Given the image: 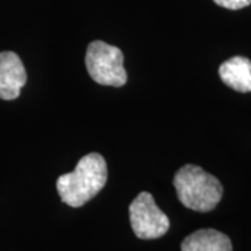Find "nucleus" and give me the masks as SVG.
<instances>
[{
    "label": "nucleus",
    "instance_id": "f257e3e1",
    "mask_svg": "<svg viewBox=\"0 0 251 251\" xmlns=\"http://www.w3.org/2000/svg\"><path fill=\"white\" fill-rule=\"evenodd\" d=\"M108 180V166L102 155L91 152L82 156L75 169L59 176L56 188L64 204L80 208L105 187Z\"/></svg>",
    "mask_w": 251,
    "mask_h": 251
},
{
    "label": "nucleus",
    "instance_id": "f03ea898",
    "mask_svg": "<svg viewBox=\"0 0 251 251\" xmlns=\"http://www.w3.org/2000/svg\"><path fill=\"white\" fill-rule=\"evenodd\" d=\"M173 186L180 202L197 212L215 209L224 196L221 181L197 165H184L180 168L173 177Z\"/></svg>",
    "mask_w": 251,
    "mask_h": 251
},
{
    "label": "nucleus",
    "instance_id": "7ed1b4c3",
    "mask_svg": "<svg viewBox=\"0 0 251 251\" xmlns=\"http://www.w3.org/2000/svg\"><path fill=\"white\" fill-rule=\"evenodd\" d=\"M123 52L103 42L94 41L87 48L85 66L91 78L100 85L123 87L127 82V73L125 70Z\"/></svg>",
    "mask_w": 251,
    "mask_h": 251
},
{
    "label": "nucleus",
    "instance_id": "20e7f679",
    "mask_svg": "<svg viewBox=\"0 0 251 251\" xmlns=\"http://www.w3.org/2000/svg\"><path fill=\"white\" fill-rule=\"evenodd\" d=\"M130 224L134 234L143 240L159 239L171 227L169 218L155 204L153 197L143 191L128 206Z\"/></svg>",
    "mask_w": 251,
    "mask_h": 251
},
{
    "label": "nucleus",
    "instance_id": "39448f33",
    "mask_svg": "<svg viewBox=\"0 0 251 251\" xmlns=\"http://www.w3.org/2000/svg\"><path fill=\"white\" fill-rule=\"evenodd\" d=\"M27 82L25 67L14 52L0 53V98L13 100L20 97L21 88Z\"/></svg>",
    "mask_w": 251,
    "mask_h": 251
},
{
    "label": "nucleus",
    "instance_id": "423d86ee",
    "mask_svg": "<svg viewBox=\"0 0 251 251\" xmlns=\"http://www.w3.org/2000/svg\"><path fill=\"white\" fill-rule=\"evenodd\" d=\"M219 77L227 87L237 92H251V62L234 56L219 66Z\"/></svg>",
    "mask_w": 251,
    "mask_h": 251
},
{
    "label": "nucleus",
    "instance_id": "0eeeda50",
    "mask_svg": "<svg viewBox=\"0 0 251 251\" xmlns=\"http://www.w3.org/2000/svg\"><path fill=\"white\" fill-rule=\"evenodd\" d=\"M181 251H233L230 239L215 229H200L181 242Z\"/></svg>",
    "mask_w": 251,
    "mask_h": 251
},
{
    "label": "nucleus",
    "instance_id": "6e6552de",
    "mask_svg": "<svg viewBox=\"0 0 251 251\" xmlns=\"http://www.w3.org/2000/svg\"><path fill=\"white\" fill-rule=\"evenodd\" d=\"M218 6L229 10H240L251 4V0H214Z\"/></svg>",
    "mask_w": 251,
    "mask_h": 251
}]
</instances>
